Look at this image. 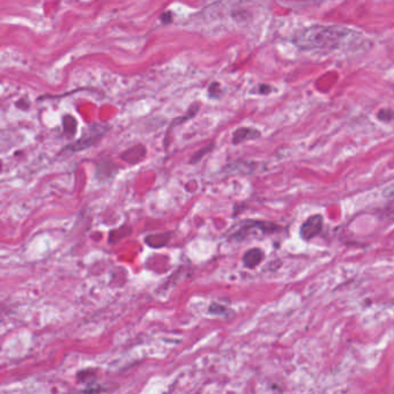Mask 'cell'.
<instances>
[{"mask_svg": "<svg viewBox=\"0 0 394 394\" xmlns=\"http://www.w3.org/2000/svg\"><path fill=\"white\" fill-rule=\"evenodd\" d=\"M292 42L302 50H352L364 46L360 31L341 25H310L297 30Z\"/></svg>", "mask_w": 394, "mask_h": 394, "instance_id": "6da1fadb", "label": "cell"}, {"mask_svg": "<svg viewBox=\"0 0 394 394\" xmlns=\"http://www.w3.org/2000/svg\"><path fill=\"white\" fill-rule=\"evenodd\" d=\"M106 132H108V127H105L104 125H91V126H89L84 131L82 137L76 140V141L69 143L68 146H66L64 148V152L78 153L81 152V150L89 148V147L94 146L95 143H97L99 140L104 137Z\"/></svg>", "mask_w": 394, "mask_h": 394, "instance_id": "7a4b0ae2", "label": "cell"}, {"mask_svg": "<svg viewBox=\"0 0 394 394\" xmlns=\"http://www.w3.org/2000/svg\"><path fill=\"white\" fill-rule=\"evenodd\" d=\"M280 230H281V227L273 222L250 220L243 222V224L239 227V229L236 231V233L231 235V239H235V241H243V239L248 237L250 234L253 233L255 234L259 233L261 235H271L278 233Z\"/></svg>", "mask_w": 394, "mask_h": 394, "instance_id": "3957f363", "label": "cell"}, {"mask_svg": "<svg viewBox=\"0 0 394 394\" xmlns=\"http://www.w3.org/2000/svg\"><path fill=\"white\" fill-rule=\"evenodd\" d=\"M324 227V217L320 214H316L309 217L305 222L302 224L300 234L304 241H311L317 235L322 233Z\"/></svg>", "mask_w": 394, "mask_h": 394, "instance_id": "277c9868", "label": "cell"}, {"mask_svg": "<svg viewBox=\"0 0 394 394\" xmlns=\"http://www.w3.org/2000/svg\"><path fill=\"white\" fill-rule=\"evenodd\" d=\"M261 135V133L257 128L252 127H239L233 133V143L234 145H239L249 140L258 139Z\"/></svg>", "mask_w": 394, "mask_h": 394, "instance_id": "5b68a950", "label": "cell"}, {"mask_svg": "<svg viewBox=\"0 0 394 394\" xmlns=\"http://www.w3.org/2000/svg\"><path fill=\"white\" fill-rule=\"evenodd\" d=\"M264 259V252L260 249L255 248L249 250L243 256V264L248 268H255L259 265Z\"/></svg>", "mask_w": 394, "mask_h": 394, "instance_id": "8992f818", "label": "cell"}, {"mask_svg": "<svg viewBox=\"0 0 394 394\" xmlns=\"http://www.w3.org/2000/svg\"><path fill=\"white\" fill-rule=\"evenodd\" d=\"M145 155H146L145 147L141 146V145H138V146L131 147L130 149H127L126 152L121 154V158H123L124 161L128 162V163L135 164L140 160H142V158L145 157Z\"/></svg>", "mask_w": 394, "mask_h": 394, "instance_id": "52a82bcc", "label": "cell"}, {"mask_svg": "<svg viewBox=\"0 0 394 394\" xmlns=\"http://www.w3.org/2000/svg\"><path fill=\"white\" fill-rule=\"evenodd\" d=\"M171 234H157V235H149L147 236L145 242L152 248H163L164 245H167L169 241H170Z\"/></svg>", "mask_w": 394, "mask_h": 394, "instance_id": "ba28073f", "label": "cell"}, {"mask_svg": "<svg viewBox=\"0 0 394 394\" xmlns=\"http://www.w3.org/2000/svg\"><path fill=\"white\" fill-rule=\"evenodd\" d=\"M199 108H200V104H199L198 102H197V103H194V104L191 105L190 108H189V110H187L186 115H184V116H182V117H179V118H176V119H174V121H172V124H171L170 128L174 127L175 125H180V124H183L184 121L189 120V119L192 118V117L196 116V115H197V112L199 111Z\"/></svg>", "mask_w": 394, "mask_h": 394, "instance_id": "9c48e42d", "label": "cell"}, {"mask_svg": "<svg viewBox=\"0 0 394 394\" xmlns=\"http://www.w3.org/2000/svg\"><path fill=\"white\" fill-rule=\"evenodd\" d=\"M64 131L67 137H73L76 132V126H78V123H76V119L73 118L71 115H66L64 117Z\"/></svg>", "mask_w": 394, "mask_h": 394, "instance_id": "30bf717a", "label": "cell"}, {"mask_svg": "<svg viewBox=\"0 0 394 394\" xmlns=\"http://www.w3.org/2000/svg\"><path fill=\"white\" fill-rule=\"evenodd\" d=\"M231 311L233 310H230V309H228L226 307H223V305L217 304V303H212L211 307H209V309H208V312L211 315L221 316V317H223V318H228V317H230Z\"/></svg>", "mask_w": 394, "mask_h": 394, "instance_id": "8fae6325", "label": "cell"}, {"mask_svg": "<svg viewBox=\"0 0 394 394\" xmlns=\"http://www.w3.org/2000/svg\"><path fill=\"white\" fill-rule=\"evenodd\" d=\"M214 148V143H209V145H207V146H205L204 148H201V149H199L197 153H194L193 154V156L191 157V160H190V163H198L199 161L201 160L202 157H204L205 155H207V154L211 152V150Z\"/></svg>", "mask_w": 394, "mask_h": 394, "instance_id": "7c38bea8", "label": "cell"}, {"mask_svg": "<svg viewBox=\"0 0 394 394\" xmlns=\"http://www.w3.org/2000/svg\"><path fill=\"white\" fill-rule=\"evenodd\" d=\"M377 118L384 123H390L394 119V111L391 109H382L379 110Z\"/></svg>", "mask_w": 394, "mask_h": 394, "instance_id": "4fadbf2b", "label": "cell"}, {"mask_svg": "<svg viewBox=\"0 0 394 394\" xmlns=\"http://www.w3.org/2000/svg\"><path fill=\"white\" fill-rule=\"evenodd\" d=\"M220 84L217 82L214 83H211V86L208 88V93H209V96L211 97H217L220 94Z\"/></svg>", "mask_w": 394, "mask_h": 394, "instance_id": "5bb4252c", "label": "cell"}, {"mask_svg": "<svg viewBox=\"0 0 394 394\" xmlns=\"http://www.w3.org/2000/svg\"><path fill=\"white\" fill-rule=\"evenodd\" d=\"M161 21L163 22L164 24L170 23V22H172V13L169 12V10H167V12L163 13L161 15Z\"/></svg>", "mask_w": 394, "mask_h": 394, "instance_id": "9a60e30c", "label": "cell"}, {"mask_svg": "<svg viewBox=\"0 0 394 394\" xmlns=\"http://www.w3.org/2000/svg\"><path fill=\"white\" fill-rule=\"evenodd\" d=\"M271 90H272V88L270 86H267V84H261V86L259 87V93L263 94V95H267Z\"/></svg>", "mask_w": 394, "mask_h": 394, "instance_id": "2e32d148", "label": "cell"}]
</instances>
